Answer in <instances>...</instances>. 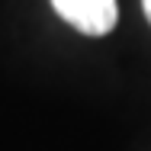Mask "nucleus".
I'll return each instance as SVG.
<instances>
[{
    "label": "nucleus",
    "mask_w": 151,
    "mask_h": 151,
    "mask_svg": "<svg viewBox=\"0 0 151 151\" xmlns=\"http://www.w3.org/2000/svg\"><path fill=\"white\" fill-rule=\"evenodd\" d=\"M52 6L68 26L84 35H106L119 19L116 0H52Z\"/></svg>",
    "instance_id": "1"
},
{
    "label": "nucleus",
    "mask_w": 151,
    "mask_h": 151,
    "mask_svg": "<svg viewBox=\"0 0 151 151\" xmlns=\"http://www.w3.org/2000/svg\"><path fill=\"white\" fill-rule=\"evenodd\" d=\"M142 6H145V16H148V23H151V0H142Z\"/></svg>",
    "instance_id": "2"
}]
</instances>
